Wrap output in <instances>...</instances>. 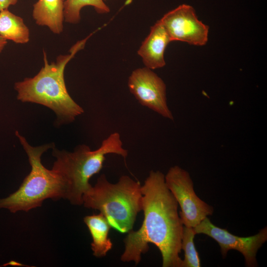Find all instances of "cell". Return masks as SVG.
<instances>
[{
	"label": "cell",
	"instance_id": "obj_10",
	"mask_svg": "<svg viewBox=\"0 0 267 267\" xmlns=\"http://www.w3.org/2000/svg\"><path fill=\"white\" fill-rule=\"evenodd\" d=\"M170 42L166 30L159 20L151 27L149 34L137 51L145 67L151 70L164 67L166 65L165 51Z\"/></svg>",
	"mask_w": 267,
	"mask_h": 267
},
{
	"label": "cell",
	"instance_id": "obj_2",
	"mask_svg": "<svg viewBox=\"0 0 267 267\" xmlns=\"http://www.w3.org/2000/svg\"><path fill=\"white\" fill-rule=\"evenodd\" d=\"M89 37L78 41L69 53L59 55L49 63L44 51V65L34 77L16 82L14 89L17 99L22 102L40 104L52 110L61 123H70L84 113V109L70 96L66 89L64 73L67 63L83 49Z\"/></svg>",
	"mask_w": 267,
	"mask_h": 267
},
{
	"label": "cell",
	"instance_id": "obj_4",
	"mask_svg": "<svg viewBox=\"0 0 267 267\" xmlns=\"http://www.w3.org/2000/svg\"><path fill=\"white\" fill-rule=\"evenodd\" d=\"M83 205L98 210L111 227L125 233L133 229L136 217L142 209L141 185L128 176L115 183L104 174L84 194Z\"/></svg>",
	"mask_w": 267,
	"mask_h": 267
},
{
	"label": "cell",
	"instance_id": "obj_17",
	"mask_svg": "<svg viewBox=\"0 0 267 267\" xmlns=\"http://www.w3.org/2000/svg\"><path fill=\"white\" fill-rule=\"evenodd\" d=\"M7 44V40L0 36V54Z\"/></svg>",
	"mask_w": 267,
	"mask_h": 267
},
{
	"label": "cell",
	"instance_id": "obj_13",
	"mask_svg": "<svg viewBox=\"0 0 267 267\" xmlns=\"http://www.w3.org/2000/svg\"><path fill=\"white\" fill-rule=\"evenodd\" d=\"M0 36L7 41L24 44L30 40V31L22 17L5 9L0 11Z\"/></svg>",
	"mask_w": 267,
	"mask_h": 267
},
{
	"label": "cell",
	"instance_id": "obj_8",
	"mask_svg": "<svg viewBox=\"0 0 267 267\" xmlns=\"http://www.w3.org/2000/svg\"><path fill=\"white\" fill-rule=\"evenodd\" d=\"M196 234H204L214 239L219 245L222 257L227 252L235 250L244 256L247 267H256V254L259 249L267 240V228L265 227L257 234L248 237H239L212 223L206 217L193 228Z\"/></svg>",
	"mask_w": 267,
	"mask_h": 267
},
{
	"label": "cell",
	"instance_id": "obj_11",
	"mask_svg": "<svg viewBox=\"0 0 267 267\" xmlns=\"http://www.w3.org/2000/svg\"><path fill=\"white\" fill-rule=\"evenodd\" d=\"M64 3V0H38L33 5L32 12L36 23L60 34L63 29Z\"/></svg>",
	"mask_w": 267,
	"mask_h": 267
},
{
	"label": "cell",
	"instance_id": "obj_18",
	"mask_svg": "<svg viewBox=\"0 0 267 267\" xmlns=\"http://www.w3.org/2000/svg\"></svg>",
	"mask_w": 267,
	"mask_h": 267
},
{
	"label": "cell",
	"instance_id": "obj_14",
	"mask_svg": "<svg viewBox=\"0 0 267 267\" xmlns=\"http://www.w3.org/2000/svg\"><path fill=\"white\" fill-rule=\"evenodd\" d=\"M86 6H92L99 14L110 11L104 0H66L64 3V19L66 22L77 24L81 20L80 11Z\"/></svg>",
	"mask_w": 267,
	"mask_h": 267
},
{
	"label": "cell",
	"instance_id": "obj_12",
	"mask_svg": "<svg viewBox=\"0 0 267 267\" xmlns=\"http://www.w3.org/2000/svg\"><path fill=\"white\" fill-rule=\"evenodd\" d=\"M84 221L92 237L91 248L93 255L103 258L113 246L108 234L111 227L106 218L101 213L87 216Z\"/></svg>",
	"mask_w": 267,
	"mask_h": 267
},
{
	"label": "cell",
	"instance_id": "obj_5",
	"mask_svg": "<svg viewBox=\"0 0 267 267\" xmlns=\"http://www.w3.org/2000/svg\"><path fill=\"white\" fill-rule=\"evenodd\" d=\"M15 134L28 156L31 170L17 191L0 199V209H6L13 213L19 211L28 212L41 206L46 199H65L66 189L61 176L53 169L45 168L41 162L43 153L52 145L33 147L18 132Z\"/></svg>",
	"mask_w": 267,
	"mask_h": 267
},
{
	"label": "cell",
	"instance_id": "obj_9",
	"mask_svg": "<svg viewBox=\"0 0 267 267\" xmlns=\"http://www.w3.org/2000/svg\"><path fill=\"white\" fill-rule=\"evenodd\" d=\"M159 20L171 42L180 41L197 46L204 45L208 42L209 27L198 19L190 5H179L165 14Z\"/></svg>",
	"mask_w": 267,
	"mask_h": 267
},
{
	"label": "cell",
	"instance_id": "obj_15",
	"mask_svg": "<svg viewBox=\"0 0 267 267\" xmlns=\"http://www.w3.org/2000/svg\"><path fill=\"white\" fill-rule=\"evenodd\" d=\"M196 233L193 227L183 226L181 249L184 252L181 267H200V259L195 248L194 238Z\"/></svg>",
	"mask_w": 267,
	"mask_h": 267
},
{
	"label": "cell",
	"instance_id": "obj_7",
	"mask_svg": "<svg viewBox=\"0 0 267 267\" xmlns=\"http://www.w3.org/2000/svg\"><path fill=\"white\" fill-rule=\"evenodd\" d=\"M128 86L141 105L165 118L174 119L167 105L166 84L152 70L146 67L135 69L129 78Z\"/></svg>",
	"mask_w": 267,
	"mask_h": 267
},
{
	"label": "cell",
	"instance_id": "obj_1",
	"mask_svg": "<svg viewBox=\"0 0 267 267\" xmlns=\"http://www.w3.org/2000/svg\"><path fill=\"white\" fill-rule=\"evenodd\" d=\"M144 218L137 230L128 232L124 240L123 262L138 265L141 256L155 245L162 258L163 267H181L179 257L183 224L178 214V203L167 187L165 175L151 171L141 185Z\"/></svg>",
	"mask_w": 267,
	"mask_h": 267
},
{
	"label": "cell",
	"instance_id": "obj_3",
	"mask_svg": "<svg viewBox=\"0 0 267 267\" xmlns=\"http://www.w3.org/2000/svg\"><path fill=\"white\" fill-rule=\"evenodd\" d=\"M109 154L120 155L125 159L128 156V150L123 148L118 133L111 134L93 151L85 144L77 146L72 152L53 149L52 155L56 160L52 169L63 179L65 199L74 205H83V195L92 186L90 178L100 171L105 156Z\"/></svg>",
	"mask_w": 267,
	"mask_h": 267
},
{
	"label": "cell",
	"instance_id": "obj_16",
	"mask_svg": "<svg viewBox=\"0 0 267 267\" xmlns=\"http://www.w3.org/2000/svg\"><path fill=\"white\" fill-rule=\"evenodd\" d=\"M19 0H0V11L5 9H8L11 5L17 3Z\"/></svg>",
	"mask_w": 267,
	"mask_h": 267
},
{
	"label": "cell",
	"instance_id": "obj_6",
	"mask_svg": "<svg viewBox=\"0 0 267 267\" xmlns=\"http://www.w3.org/2000/svg\"><path fill=\"white\" fill-rule=\"evenodd\" d=\"M165 181L180 206L179 215L184 226L194 228L213 214V208L195 193L193 181L186 171L178 166L172 167L165 176Z\"/></svg>",
	"mask_w": 267,
	"mask_h": 267
}]
</instances>
